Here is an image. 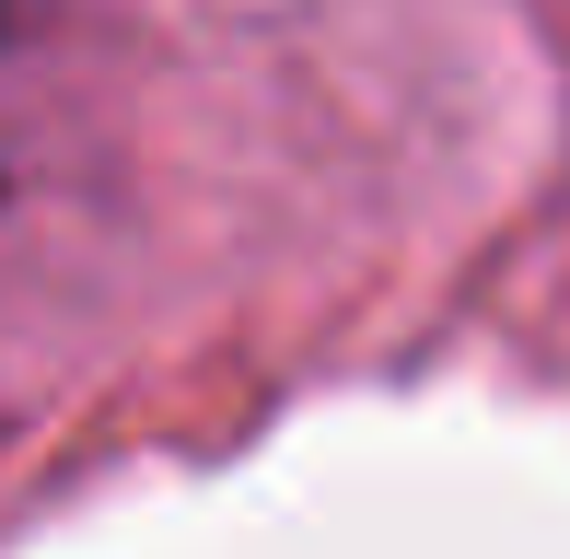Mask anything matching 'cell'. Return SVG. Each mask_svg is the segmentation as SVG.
<instances>
[{
    "instance_id": "6da1fadb",
    "label": "cell",
    "mask_w": 570,
    "mask_h": 559,
    "mask_svg": "<svg viewBox=\"0 0 570 559\" xmlns=\"http://www.w3.org/2000/svg\"><path fill=\"white\" fill-rule=\"evenodd\" d=\"M0 210H12V151H0Z\"/></svg>"
}]
</instances>
